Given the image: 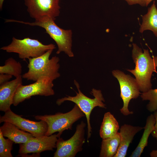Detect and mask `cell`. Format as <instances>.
Returning a JSON list of instances; mask_svg holds the SVG:
<instances>
[{
  "mask_svg": "<svg viewBox=\"0 0 157 157\" xmlns=\"http://www.w3.org/2000/svg\"><path fill=\"white\" fill-rule=\"evenodd\" d=\"M132 45V56L135 67L127 70L135 76L140 91L145 92L152 88L151 79L153 72H156L157 56L151 57L148 49L143 52L136 44Z\"/></svg>",
  "mask_w": 157,
  "mask_h": 157,
  "instance_id": "cell-1",
  "label": "cell"
},
{
  "mask_svg": "<svg viewBox=\"0 0 157 157\" xmlns=\"http://www.w3.org/2000/svg\"><path fill=\"white\" fill-rule=\"evenodd\" d=\"M53 49H50L37 57L28 59V70L22 76L23 78L35 81L42 78L52 81L59 77V58L56 56L49 57Z\"/></svg>",
  "mask_w": 157,
  "mask_h": 157,
  "instance_id": "cell-2",
  "label": "cell"
},
{
  "mask_svg": "<svg viewBox=\"0 0 157 157\" xmlns=\"http://www.w3.org/2000/svg\"><path fill=\"white\" fill-rule=\"evenodd\" d=\"M54 21L50 18L35 20L31 22L13 19L7 20L8 22H17L42 28L56 44L58 47L56 52L57 54L64 52L69 57H73L74 54L72 50V31L70 29L65 30L60 28L56 24Z\"/></svg>",
  "mask_w": 157,
  "mask_h": 157,
  "instance_id": "cell-3",
  "label": "cell"
},
{
  "mask_svg": "<svg viewBox=\"0 0 157 157\" xmlns=\"http://www.w3.org/2000/svg\"><path fill=\"white\" fill-rule=\"evenodd\" d=\"M74 83L76 87L78 92H76V95L74 96L67 95L66 97L58 99L56 104L60 106L66 101H69L74 103L77 105L84 113L86 117L87 124V141L91 136L92 127L90 123V116L93 109L96 107L106 108L105 101L101 91L99 90L93 88L90 93L94 96L91 98L84 95L80 89V86L78 82L74 80Z\"/></svg>",
  "mask_w": 157,
  "mask_h": 157,
  "instance_id": "cell-4",
  "label": "cell"
},
{
  "mask_svg": "<svg viewBox=\"0 0 157 157\" xmlns=\"http://www.w3.org/2000/svg\"><path fill=\"white\" fill-rule=\"evenodd\" d=\"M56 48L53 44H44L37 39L29 38L19 39L13 37L10 44L0 49L7 53H17L20 58L25 60L38 57L50 49Z\"/></svg>",
  "mask_w": 157,
  "mask_h": 157,
  "instance_id": "cell-5",
  "label": "cell"
},
{
  "mask_svg": "<svg viewBox=\"0 0 157 157\" xmlns=\"http://www.w3.org/2000/svg\"><path fill=\"white\" fill-rule=\"evenodd\" d=\"M85 116L84 113L75 104L72 110L67 113L37 115L35 118L36 120H43L47 123L48 130L45 135L49 136L56 132L61 135L66 130H72L73 124Z\"/></svg>",
  "mask_w": 157,
  "mask_h": 157,
  "instance_id": "cell-6",
  "label": "cell"
},
{
  "mask_svg": "<svg viewBox=\"0 0 157 157\" xmlns=\"http://www.w3.org/2000/svg\"><path fill=\"white\" fill-rule=\"evenodd\" d=\"M53 82L48 78H42L28 85H19L15 92L13 104L17 106L33 96L54 95L55 92L53 88L54 86Z\"/></svg>",
  "mask_w": 157,
  "mask_h": 157,
  "instance_id": "cell-7",
  "label": "cell"
},
{
  "mask_svg": "<svg viewBox=\"0 0 157 157\" xmlns=\"http://www.w3.org/2000/svg\"><path fill=\"white\" fill-rule=\"evenodd\" d=\"M112 73L117 79L120 85V96L123 102V106L120 109V112L125 116L133 114V112L129 109V103L131 99L137 98L140 94L135 78L117 69L113 70Z\"/></svg>",
  "mask_w": 157,
  "mask_h": 157,
  "instance_id": "cell-8",
  "label": "cell"
},
{
  "mask_svg": "<svg viewBox=\"0 0 157 157\" xmlns=\"http://www.w3.org/2000/svg\"><path fill=\"white\" fill-rule=\"evenodd\" d=\"M86 124L83 121L78 124L74 135L69 139L64 140L58 138L56 144L57 148L54 157H74L81 151L85 142V128Z\"/></svg>",
  "mask_w": 157,
  "mask_h": 157,
  "instance_id": "cell-9",
  "label": "cell"
},
{
  "mask_svg": "<svg viewBox=\"0 0 157 157\" xmlns=\"http://www.w3.org/2000/svg\"><path fill=\"white\" fill-rule=\"evenodd\" d=\"M60 0H24L30 17L35 20L47 18L55 20L60 14Z\"/></svg>",
  "mask_w": 157,
  "mask_h": 157,
  "instance_id": "cell-10",
  "label": "cell"
},
{
  "mask_svg": "<svg viewBox=\"0 0 157 157\" xmlns=\"http://www.w3.org/2000/svg\"><path fill=\"white\" fill-rule=\"evenodd\" d=\"M0 117V123L8 122L15 125L19 129L27 131L35 137L45 135L48 130V125L44 121H31L21 117L14 113L11 109L5 112Z\"/></svg>",
  "mask_w": 157,
  "mask_h": 157,
  "instance_id": "cell-11",
  "label": "cell"
},
{
  "mask_svg": "<svg viewBox=\"0 0 157 157\" xmlns=\"http://www.w3.org/2000/svg\"><path fill=\"white\" fill-rule=\"evenodd\" d=\"M60 135H52L34 137L24 143L19 144V153L21 155L30 153L40 154L46 151H52L56 147L58 138Z\"/></svg>",
  "mask_w": 157,
  "mask_h": 157,
  "instance_id": "cell-12",
  "label": "cell"
},
{
  "mask_svg": "<svg viewBox=\"0 0 157 157\" xmlns=\"http://www.w3.org/2000/svg\"><path fill=\"white\" fill-rule=\"evenodd\" d=\"M22 75L0 85V110L5 112L10 109L18 85L22 84Z\"/></svg>",
  "mask_w": 157,
  "mask_h": 157,
  "instance_id": "cell-13",
  "label": "cell"
},
{
  "mask_svg": "<svg viewBox=\"0 0 157 157\" xmlns=\"http://www.w3.org/2000/svg\"><path fill=\"white\" fill-rule=\"evenodd\" d=\"M144 129L139 126L124 124L120 129V141L118 151L114 157H126L128 148L134 136Z\"/></svg>",
  "mask_w": 157,
  "mask_h": 157,
  "instance_id": "cell-14",
  "label": "cell"
},
{
  "mask_svg": "<svg viewBox=\"0 0 157 157\" xmlns=\"http://www.w3.org/2000/svg\"><path fill=\"white\" fill-rule=\"evenodd\" d=\"M4 122L0 127V131L4 137L8 138L15 143H24L35 137L31 133L20 130L11 123Z\"/></svg>",
  "mask_w": 157,
  "mask_h": 157,
  "instance_id": "cell-15",
  "label": "cell"
},
{
  "mask_svg": "<svg viewBox=\"0 0 157 157\" xmlns=\"http://www.w3.org/2000/svg\"><path fill=\"white\" fill-rule=\"evenodd\" d=\"M119 129L118 122L114 115L110 112L105 113L99 131L101 138L104 139L113 137Z\"/></svg>",
  "mask_w": 157,
  "mask_h": 157,
  "instance_id": "cell-16",
  "label": "cell"
},
{
  "mask_svg": "<svg viewBox=\"0 0 157 157\" xmlns=\"http://www.w3.org/2000/svg\"><path fill=\"white\" fill-rule=\"evenodd\" d=\"M156 122L154 116L151 114L146 119V124L142 136L136 147L132 152L130 157H140L145 147L147 146L149 137L154 129Z\"/></svg>",
  "mask_w": 157,
  "mask_h": 157,
  "instance_id": "cell-17",
  "label": "cell"
},
{
  "mask_svg": "<svg viewBox=\"0 0 157 157\" xmlns=\"http://www.w3.org/2000/svg\"><path fill=\"white\" fill-rule=\"evenodd\" d=\"M142 19L139 32L142 33L145 30H151L157 38V9L155 1L148 8L147 13L142 16Z\"/></svg>",
  "mask_w": 157,
  "mask_h": 157,
  "instance_id": "cell-18",
  "label": "cell"
},
{
  "mask_svg": "<svg viewBox=\"0 0 157 157\" xmlns=\"http://www.w3.org/2000/svg\"><path fill=\"white\" fill-rule=\"evenodd\" d=\"M120 141L119 132L113 137L102 139L99 156L114 157L118 151Z\"/></svg>",
  "mask_w": 157,
  "mask_h": 157,
  "instance_id": "cell-19",
  "label": "cell"
},
{
  "mask_svg": "<svg viewBox=\"0 0 157 157\" xmlns=\"http://www.w3.org/2000/svg\"><path fill=\"white\" fill-rule=\"evenodd\" d=\"M22 68L20 62L10 57L6 60L4 65L0 66V74H8L17 78L22 75Z\"/></svg>",
  "mask_w": 157,
  "mask_h": 157,
  "instance_id": "cell-20",
  "label": "cell"
},
{
  "mask_svg": "<svg viewBox=\"0 0 157 157\" xmlns=\"http://www.w3.org/2000/svg\"><path fill=\"white\" fill-rule=\"evenodd\" d=\"M140 97L142 100H148L149 103L147 108L150 112L157 110V88L150 89L147 92L142 93Z\"/></svg>",
  "mask_w": 157,
  "mask_h": 157,
  "instance_id": "cell-21",
  "label": "cell"
},
{
  "mask_svg": "<svg viewBox=\"0 0 157 157\" xmlns=\"http://www.w3.org/2000/svg\"><path fill=\"white\" fill-rule=\"evenodd\" d=\"M14 142L8 138L5 139L0 131V157H13L11 151Z\"/></svg>",
  "mask_w": 157,
  "mask_h": 157,
  "instance_id": "cell-22",
  "label": "cell"
},
{
  "mask_svg": "<svg viewBox=\"0 0 157 157\" xmlns=\"http://www.w3.org/2000/svg\"><path fill=\"white\" fill-rule=\"evenodd\" d=\"M12 77V76L10 74H0V85L9 81Z\"/></svg>",
  "mask_w": 157,
  "mask_h": 157,
  "instance_id": "cell-23",
  "label": "cell"
},
{
  "mask_svg": "<svg viewBox=\"0 0 157 157\" xmlns=\"http://www.w3.org/2000/svg\"><path fill=\"white\" fill-rule=\"evenodd\" d=\"M130 5L138 4L142 6H146V0H124Z\"/></svg>",
  "mask_w": 157,
  "mask_h": 157,
  "instance_id": "cell-24",
  "label": "cell"
},
{
  "mask_svg": "<svg viewBox=\"0 0 157 157\" xmlns=\"http://www.w3.org/2000/svg\"><path fill=\"white\" fill-rule=\"evenodd\" d=\"M154 115L155 118L156 122L151 134L153 137L156 138L157 140V110L154 112Z\"/></svg>",
  "mask_w": 157,
  "mask_h": 157,
  "instance_id": "cell-25",
  "label": "cell"
},
{
  "mask_svg": "<svg viewBox=\"0 0 157 157\" xmlns=\"http://www.w3.org/2000/svg\"><path fill=\"white\" fill-rule=\"evenodd\" d=\"M151 157H157V149L156 150H152L150 154Z\"/></svg>",
  "mask_w": 157,
  "mask_h": 157,
  "instance_id": "cell-26",
  "label": "cell"
},
{
  "mask_svg": "<svg viewBox=\"0 0 157 157\" xmlns=\"http://www.w3.org/2000/svg\"><path fill=\"white\" fill-rule=\"evenodd\" d=\"M4 0H0V9L1 10Z\"/></svg>",
  "mask_w": 157,
  "mask_h": 157,
  "instance_id": "cell-27",
  "label": "cell"
},
{
  "mask_svg": "<svg viewBox=\"0 0 157 157\" xmlns=\"http://www.w3.org/2000/svg\"><path fill=\"white\" fill-rule=\"evenodd\" d=\"M153 0H146V6H147Z\"/></svg>",
  "mask_w": 157,
  "mask_h": 157,
  "instance_id": "cell-28",
  "label": "cell"
}]
</instances>
